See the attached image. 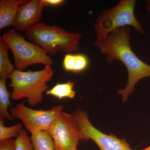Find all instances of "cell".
Here are the masks:
<instances>
[{"label":"cell","mask_w":150,"mask_h":150,"mask_svg":"<svg viewBox=\"0 0 150 150\" xmlns=\"http://www.w3.org/2000/svg\"><path fill=\"white\" fill-rule=\"evenodd\" d=\"M54 140L56 150H76L81 141L77 125L71 115L62 111L48 131Z\"/></svg>","instance_id":"cell-8"},{"label":"cell","mask_w":150,"mask_h":150,"mask_svg":"<svg viewBox=\"0 0 150 150\" xmlns=\"http://www.w3.org/2000/svg\"><path fill=\"white\" fill-rule=\"evenodd\" d=\"M2 37L12 52L14 66L18 71H23L29 66L42 64L51 66L54 61L40 46L25 40L23 35L14 29L7 31Z\"/></svg>","instance_id":"cell-5"},{"label":"cell","mask_w":150,"mask_h":150,"mask_svg":"<svg viewBox=\"0 0 150 150\" xmlns=\"http://www.w3.org/2000/svg\"><path fill=\"white\" fill-rule=\"evenodd\" d=\"M44 0L26 1L19 6L13 26L17 31L25 33L40 22L43 9L47 7Z\"/></svg>","instance_id":"cell-9"},{"label":"cell","mask_w":150,"mask_h":150,"mask_svg":"<svg viewBox=\"0 0 150 150\" xmlns=\"http://www.w3.org/2000/svg\"><path fill=\"white\" fill-rule=\"evenodd\" d=\"M136 0H121L115 6L103 11L94 24L96 39H100L117 28L131 26L136 32L144 33L135 13Z\"/></svg>","instance_id":"cell-4"},{"label":"cell","mask_w":150,"mask_h":150,"mask_svg":"<svg viewBox=\"0 0 150 150\" xmlns=\"http://www.w3.org/2000/svg\"><path fill=\"white\" fill-rule=\"evenodd\" d=\"M15 150H33V145L27 131L22 129L16 139Z\"/></svg>","instance_id":"cell-17"},{"label":"cell","mask_w":150,"mask_h":150,"mask_svg":"<svg viewBox=\"0 0 150 150\" xmlns=\"http://www.w3.org/2000/svg\"><path fill=\"white\" fill-rule=\"evenodd\" d=\"M25 101L10 109L13 118L19 119L30 133L48 131L54 120L63 111V105H55L48 110H34L26 107Z\"/></svg>","instance_id":"cell-7"},{"label":"cell","mask_w":150,"mask_h":150,"mask_svg":"<svg viewBox=\"0 0 150 150\" xmlns=\"http://www.w3.org/2000/svg\"><path fill=\"white\" fill-rule=\"evenodd\" d=\"M44 1L47 6H56L64 4L65 1L64 0H44Z\"/></svg>","instance_id":"cell-19"},{"label":"cell","mask_w":150,"mask_h":150,"mask_svg":"<svg viewBox=\"0 0 150 150\" xmlns=\"http://www.w3.org/2000/svg\"><path fill=\"white\" fill-rule=\"evenodd\" d=\"M76 150H78V149H76Z\"/></svg>","instance_id":"cell-23"},{"label":"cell","mask_w":150,"mask_h":150,"mask_svg":"<svg viewBox=\"0 0 150 150\" xmlns=\"http://www.w3.org/2000/svg\"><path fill=\"white\" fill-rule=\"evenodd\" d=\"M33 150H56L54 140L48 131L31 133Z\"/></svg>","instance_id":"cell-13"},{"label":"cell","mask_w":150,"mask_h":150,"mask_svg":"<svg viewBox=\"0 0 150 150\" xmlns=\"http://www.w3.org/2000/svg\"><path fill=\"white\" fill-rule=\"evenodd\" d=\"M9 46L2 36L0 37V79L6 80L11 79L16 70L9 59Z\"/></svg>","instance_id":"cell-12"},{"label":"cell","mask_w":150,"mask_h":150,"mask_svg":"<svg viewBox=\"0 0 150 150\" xmlns=\"http://www.w3.org/2000/svg\"><path fill=\"white\" fill-rule=\"evenodd\" d=\"M16 139H7L0 141V150H15Z\"/></svg>","instance_id":"cell-18"},{"label":"cell","mask_w":150,"mask_h":150,"mask_svg":"<svg viewBox=\"0 0 150 150\" xmlns=\"http://www.w3.org/2000/svg\"><path fill=\"white\" fill-rule=\"evenodd\" d=\"M54 72L51 66L40 71L27 72L16 70L11 78L10 87L13 88L11 98L13 100L26 99L32 106L42 102L43 93L49 89L47 82L52 80Z\"/></svg>","instance_id":"cell-3"},{"label":"cell","mask_w":150,"mask_h":150,"mask_svg":"<svg viewBox=\"0 0 150 150\" xmlns=\"http://www.w3.org/2000/svg\"><path fill=\"white\" fill-rule=\"evenodd\" d=\"M146 8L147 9L148 11H149V13L150 14V8L149 7L146 6Z\"/></svg>","instance_id":"cell-22"},{"label":"cell","mask_w":150,"mask_h":150,"mask_svg":"<svg viewBox=\"0 0 150 150\" xmlns=\"http://www.w3.org/2000/svg\"><path fill=\"white\" fill-rule=\"evenodd\" d=\"M131 36L129 26L119 28L106 36L96 39L93 46L104 55L106 61L111 63L114 61L121 62L128 72L126 87L117 93L126 102L133 93L135 86L140 80L150 77V65L143 62L134 53L131 46Z\"/></svg>","instance_id":"cell-1"},{"label":"cell","mask_w":150,"mask_h":150,"mask_svg":"<svg viewBox=\"0 0 150 150\" xmlns=\"http://www.w3.org/2000/svg\"><path fill=\"white\" fill-rule=\"evenodd\" d=\"M6 81L0 79V117L4 120L13 121V118L8 110L9 106L12 105L10 98L11 93L7 88Z\"/></svg>","instance_id":"cell-15"},{"label":"cell","mask_w":150,"mask_h":150,"mask_svg":"<svg viewBox=\"0 0 150 150\" xmlns=\"http://www.w3.org/2000/svg\"><path fill=\"white\" fill-rule=\"evenodd\" d=\"M74 83L70 81L66 83H58L52 88L48 90L46 93L59 99L64 98L73 99L76 95V92L74 90Z\"/></svg>","instance_id":"cell-14"},{"label":"cell","mask_w":150,"mask_h":150,"mask_svg":"<svg viewBox=\"0 0 150 150\" xmlns=\"http://www.w3.org/2000/svg\"><path fill=\"white\" fill-rule=\"evenodd\" d=\"M25 34L30 41L51 55L59 51L69 54L79 51L82 36L79 32H69L57 25L40 22L28 30Z\"/></svg>","instance_id":"cell-2"},{"label":"cell","mask_w":150,"mask_h":150,"mask_svg":"<svg viewBox=\"0 0 150 150\" xmlns=\"http://www.w3.org/2000/svg\"><path fill=\"white\" fill-rule=\"evenodd\" d=\"M25 0L0 1V29L13 26L19 6Z\"/></svg>","instance_id":"cell-10"},{"label":"cell","mask_w":150,"mask_h":150,"mask_svg":"<svg viewBox=\"0 0 150 150\" xmlns=\"http://www.w3.org/2000/svg\"><path fill=\"white\" fill-rule=\"evenodd\" d=\"M87 56L83 54H67L63 60L64 69L67 71L75 73L82 72L89 66Z\"/></svg>","instance_id":"cell-11"},{"label":"cell","mask_w":150,"mask_h":150,"mask_svg":"<svg viewBox=\"0 0 150 150\" xmlns=\"http://www.w3.org/2000/svg\"><path fill=\"white\" fill-rule=\"evenodd\" d=\"M80 134L81 141L91 139L100 150H133L124 139L113 135H107L97 129L89 119L87 112L81 109H76L71 114Z\"/></svg>","instance_id":"cell-6"},{"label":"cell","mask_w":150,"mask_h":150,"mask_svg":"<svg viewBox=\"0 0 150 150\" xmlns=\"http://www.w3.org/2000/svg\"><path fill=\"white\" fill-rule=\"evenodd\" d=\"M146 6H148L150 8V0L146 1Z\"/></svg>","instance_id":"cell-20"},{"label":"cell","mask_w":150,"mask_h":150,"mask_svg":"<svg viewBox=\"0 0 150 150\" xmlns=\"http://www.w3.org/2000/svg\"><path fill=\"white\" fill-rule=\"evenodd\" d=\"M23 124H16L13 126H6L4 125V120L0 118V141L17 138L22 130Z\"/></svg>","instance_id":"cell-16"},{"label":"cell","mask_w":150,"mask_h":150,"mask_svg":"<svg viewBox=\"0 0 150 150\" xmlns=\"http://www.w3.org/2000/svg\"><path fill=\"white\" fill-rule=\"evenodd\" d=\"M139 150H150V146H148V147L145 148V149H143Z\"/></svg>","instance_id":"cell-21"}]
</instances>
